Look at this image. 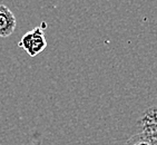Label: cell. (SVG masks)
Wrapping results in <instances>:
<instances>
[{"label": "cell", "instance_id": "obj_1", "mask_svg": "<svg viewBox=\"0 0 157 145\" xmlns=\"http://www.w3.org/2000/svg\"><path fill=\"white\" fill-rule=\"evenodd\" d=\"M46 24H41V26L35 27L31 31H28L21 37L18 46L24 49L30 57H35L38 54L42 53L47 47V40L45 38V28Z\"/></svg>", "mask_w": 157, "mask_h": 145}, {"label": "cell", "instance_id": "obj_2", "mask_svg": "<svg viewBox=\"0 0 157 145\" xmlns=\"http://www.w3.org/2000/svg\"><path fill=\"white\" fill-rule=\"evenodd\" d=\"M17 27V19L11 10L5 5H0V37L11 36Z\"/></svg>", "mask_w": 157, "mask_h": 145}, {"label": "cell", "instance_id": "obj_3", "mask_svg": "<svg viewBox=\"0 0 157 145\" xmlns=\"http://www.w3.org/2000/svg\"><path fill=\"white\" fill-rule=\"evenodd\" d=\"M125 145H157V135L143 131L130 136Z\"/></svg>", "mask_w": 157, "mask_h": 145}]
</instances>
